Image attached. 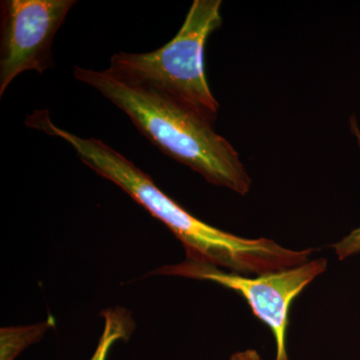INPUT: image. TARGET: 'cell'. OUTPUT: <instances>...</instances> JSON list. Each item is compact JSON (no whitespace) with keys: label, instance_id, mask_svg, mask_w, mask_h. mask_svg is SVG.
I'll use <instances>...</instances> for the list:
<instances>
[{"label":"cell","instance_id":"obj_6","mask_svg":"<svg viewBox=\"0 0 360 360\" xmlns=\"http://www.w3.org/2000/svg\"><path fill=\"white\" fill-rule=\"evenodd\" d=\"M103 331L96 352L90 360H106L110 348L120 340H129L134 329V321L129 310L113 307L103 311Z\"/></svg>","mask_w":360,"mask_h":360},{"label":"cell","instance_id":"obj_4","mask_svg":"<svg viewBox=\"0 0 360 360\" xmlns=\"http://www.w3.org/2000/svg\"><path fill=\"white\" fill-rule=\"evenodd\" d=\"M326 267L328 260L319 258L290 269L251 277L186 259L180 264L155 269L150 274L210 281L236 291L248 302L255 317L271 331L276 340V360H290L286 336L291 304L326 271Z\"/></svg>","mask_w":360,"mask_h":360},{"label":"cell","instance_id":"obj_5","mask_svg":"<svg viewBox=\"0 0 360 360\" xmlns=\"http://www.w3.org/2000/svg\"><path fill=\"white\" fill-rule=\"evenodd\" d=\"M75 0H4L0 37V96L25 71L53 66L52 44Z\"/></svg>","mask_w":360,"mask_h":360},{"label":"cell","instance_id":"obj_7","mask_svg":"<svg viewBox=\"0 0 360 360\" xmlns=\"http://www.w3.org/2000/svg\"><path fill=\"white\" fill-rule=\"evenodd\" d=\"M54 326V319L28 326H6L0 330V360H15L33 343L44 338L49 328Z\"/></svg>","mask_w":360,"mask_h":360},{"label":"cell","instance_id":"obj_3","mask_svg":"<svg viewBox=\"0 0 360 360\" xmlns=\"http://www.w3.org/2000/svg\"><path fill=\"white\" fill-rule=\"evenodd\" d=\"M221 4V0H194L169 42L155 51L116 53L106 70L120 82L151 90L212 124L219 104L206 79L205 49L208 37L222 25Z\"/></svg>","mask_w":360,"mask_h":360},{"label":"cell","instance_id":"obj_2","mask_svg":"<svg viewBox=\"0 0 360 360\" xmlns=\"http://www.w3.org/2000/svg\"><path fill=\"white\" fill-rule=\"evenodd\" d=\"M89 85L122 110L139 131L165 155L202 175L210 184L245 195L251 179L231 142L212 123L151 90L124 84L108 70L75 66Z\"/></svg>","mask_w":360,"mask_h":360},{"label":"cell","instance_id":"obj_9","mask_svg":"<svg viewBox=\"0 0 360 360\" xmlns=\"http://www.w3.org/2000/svg\"><path fill=\"white\" fill-rule=\"evenodd\" d=\"M229 360H262V359L257 350L246 349L236 352L229 357Z\"/></svg>","mask_w":360,"mask_h":360},{"label":"cell","instance_id":"obj_8","mask_svg":"<svg viewBox=\"0 0 360 360\" xmlns=\"http://www.w3.org/2000/svg\"><path fill=\"white\" fill-rule=\"evenodd\" d=\"M352 129L354 130L360 148V130L357 127L354 118L352 120ZM333 248L335 250L336 255H338L340 260L345 259V258L352 257V255L360 253V227L350 232L347 236L341 239L338 243H335Z\"/></svg>","mask_w":360,"mask_h":360},{"label":"cell","instance_id":"obj_1","mask_svg":"<svg viewBox=\"0 0 360 360\" xmlns=\"http://www.w3.org/2000/svg\"><path fill=\"white\" fill-rule=\"evenodd\" d=\"M26 125L58 137L96 174L110 180L162 222L186 250V260L243 274L259 276L309 262L314 250H293L269 238H245L193 217L163 193L149 175L122 153L96 139H85L52 122L47 110H34Z\"/></svg>","mask_w":360,"mask_h":360}]
</instances>
